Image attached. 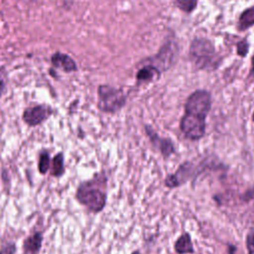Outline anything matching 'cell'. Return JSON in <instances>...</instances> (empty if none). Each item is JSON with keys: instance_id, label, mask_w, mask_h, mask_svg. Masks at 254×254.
I'll return each instance as SVG.
<instances>
[{"instance_id": "obj_9", "label": "cell", "mask_w": 254, "mask_h": 254, "mask_svg": "<svg viewBox=\"0 0 254 254\" xmlns=\"http://www.w3.org/2000/svg\"><path fill=\"white\" fill-rule=\"evenodd\" d=\"M145 131L146 134L148 135L151 143L157 148L159 149V151L161 152V154L164 156V158H168L170 157L174 152H175V146L173 144V142L170 139L167 138H161L155 131L154 129L149 126L146 125L145 126Z\"/></svg>"}, {"instance_id": "obj_4", "label": "cell", "mask_w": 254, "mask_h": 254, "mask_svg": "<svg viewBox=\"0 0 254 254\" xmlns=\"http://www.w3.org/2000/svg\"><path fill=\"white\" fill-rule=\"evenodd\" d=\"M210 107V94L206 90H195L189 96L186 102L185 113L205 119Z\"/></svg>"}, {"instance_id": "obj_21", "label": "cell", "mask_w": 254, "mask_h": 254, "mask_svg": "<svg viewBox=\"0 0 254 254\" xmlns=\"http://www.w3.org/2000/svg\"><path fill=\"white\" fill-rule=\"evenodd\" d=\"M246 245L249 254H254V230L249 231L246 238Z\"/></svg>"}, {"instance_id": "obj_1", "label": "cell", "mask_w": 254, "mask_h": 254, "mask_svg": "<svg viewBox=\"0 0 254 254\" xmlns=\"http://www.w3.org/2000/svg\"><path fill=\"white\" fill-rule=\"evenodd\" d=\"M107 176L104 172L96 173L76 187L74 198L90 213L101 212L107 203Z\"/></svg>"}, {"instance_id": "obj_2", "label": "cell", "mask_w": 254, "mask_h": 254, "mask_svg": "<svg viewBox=\"0 0 254 254\" xmlns=\"http://www.w3.org/2000/svg\"><path fill=\"white\" fill-rule=\"evenodd\" d=\"M190 57L197 68L214 69L219 64L215 48L204 38L194 39L190 47Z\"/></svg>"}, {"instance_id": "obj_17", "label": "cell", "mask_w": 254, "mask_h": 254, "mask_svg": "<svg viewBox=\"0 0 254 254\" xmlns=\"http://www.w3.org/2000/svg\"><path fill=\"white\" fill-rule=\"evenodd\" d=\"M175 2L181 10L188 13L191 12L197 4V0H175Z\"/></svg>"}, {"instance_id": "obj_20", "label": "cell", "mask_w": 254, "mask_h": 254, "mask_svg": "<svg viewBox=\"0 0 254 254\" xmlns=\"http://www.w3.org/2000/svg\"><path fill=\"white\" fill-rule=\"evenodd\" d=\"M248 48H249V45L246 40L240 41L237 44V55H239L240 57H245L248 53Z\"/></svg>"}, {"instance_id": "obj_24", "label": "cell", "mask_w": 254, "mask_h": 254, "mask_svg": "<svg viewBox=\"0 0 254 254\" xmlns=\"http://www.w3.org/2000/svg\"><path fill=\"white\" fill-rule=\"evenodd\" d=\"M252 119H253V121H254V113H253V117H252Z\"/></svg>"}, {"instance_id": "obj_6", "label": "cell", "mask_w": 254, "mask_h": 254, "mask_svg": "<svg viewBox=\"0 0 254 254\" xmlns=\"http://www.w3.org/2000/svg\"><path fill=\"white\" fill-rule=\"evenodd\" d=\"M180 128L187 138L190 140H198L204 135L205 119L185 113L181 119Z\"/></svg>"}, {"instance_id": "obj_7", "label": "cell", "mask_w": 254, "mask_h": 254, "mask_svg": "<svg viewBox=\"0 0 254 254\" xmlns=\"http://www.w3.org/2000/svg\"><path fill=\"white\" fill-rule=\"evenodd\" d=\"M53 113V109L49 105L45 104H39L32 107H28L23 112V121L31 126H38L42 124L44 121H46Z\"/></svg>"}, {"instance_id": "obj_16", "label": "cell", "mask_w": 254, "mask_h": 254, "mask_svg": "<svg viewBox=\"0 0 254 254\" xmlns=\"http://www.w3.org/2000/svg\"><path fill=\"white\" fill-rule=\"evenodd\" d=\"M51 169V157L48 151L43 150L38 159V171L41 175H46Z\"/></svg>"}, {"instance_id": "obj_8", "label": "cell", "mask_w": 254, "mask_h": 254, "mask_svg": "<svg viewBox=\"0 0 254 254\" xmlns=\"http://www.w3.org/2000/svg\"><path fill=\"white\" fill-rule=\"evenodd\" d=\"M192 169L193 167L191 163L185 162L178 168V170L174 174H171L166 177L165 186L170 189H174L187 183V181L190 180L192 174Z\"/></svg>"}, {"instance_id": "obj_13", "label": "cell", "mask_w": 254, "mask_h": 254, "mask_svg": "<svg viewBox=\"0 0 254 254\" xmlns=\"http://www.w3.org/2000/svg\"><path fill=\"white\" fill-rule=\"evenodd\" d=\"M64 172H65V169H64V153L59 152L52 159L50 174H51V176L53 178L59 179V178L64 176Z\"/></svg>"}, {"instance_id": "obj_10", "label": "cell", "mask_w": 254, "mask_h": 254, "mask_svg": "<svg viewBox=\"0 0 254 254\" xmlns=\"http://www.w3.org/2000/svg\"><path fill=\"white\" fill-rule=\"evenodd\" d=\"M44 236L41 231L29 234L22 243L21 254H39L42 249Z\"/></svg>"}, {"instance_id": "obj_18", "label": "cell", "mask_w": 254, "mask_h": 254, "mask_svg": "<svg viewBox=\"0 0 254 254\" xmlns=\"http://www.w3.org/2000/svg\"><path fill=\"white\" fill-rule=\"evenodd\" d=\"M16 252H17V246L15 242L7 241L1 244L0 254H16Z\"/></svg>"}, {"instance_id": "obj_23", "label": "cell", "mask_w": 254, "mask_h": 254, "mask_svg": "<svg viewBox=\"0 0 254 254\" xmlns=\"http://www.w3.org/2000/svg\"><path fill=\"white\" fill-rule=\"evenodd\" d=\"M131 254H141V252H140L139 250H135V251H133Z\"/></svg>"}, {"instance_id": "obj_11", "label": "cell", "mask_w": 254, "mask_h": 254, "mask_svg": "<svg viewBox=\"0 0 254 254\" xmlns=\"http://www.w3.org/2000/svg\"><path fill=\"white\" fill-rule=\"evenodd\" d=\"M51 63L54 67L60 68L65 72H72L77 69L76 63L68 55L63 53H55L51 57Z\"/></svg>"}, {"instance_id": "obj_12", "label": "cell", "mask_w": 254, "mask_h": 254, "mask_svg": "<svg viewBox=\"0 0 254 254\" xmlns=\"http://www.w3.org/2000/svg\"><path fill=\"white\" fill-rule=\"evenodd\" d=\"M161 71L152 64H146L138 69L136 73V80L138 83L148 82L160 76Z\"/></svg>"}, {"instance_id": "obj_3", "label": "cell", "mask_w": 254, "mask_h": 254, "mask_svg": "<svg viewBox=\"0 0 254 254\" xmlns=\"http://www.w3.org/2000/svg\"><path fill=\"white\" fill-rule=\"evenodd\" d=\"M97 107L104 113H115L126 104L127 96L121 88L101 84L97 88Z\"/></svg>"}, {"instance_id": "obj_15", "label": "cell", "mask_w": 254, "mask_h": 254, "mask_svg": "<svg viewBox=\"0 0 254 254\" xmlns=\"http://www.w3.org/2000/svg\"><path fill=\"white\" fill-rule=\"evenodd\" d=\"M254 25V7L243 11L239 18V29L245 30Z\"/></svg>"}, {"instance_id": "obj_14", "label": "cell", "mask_w": 254, "mask_h": 254, "mask_svg": "<svg viewBox=\"0 0 254 254\" xmlns=\"http://www.w3.org/2000/svg\"><path fill=\"white\" fill-rule=\"evenodd\" d=\"M175 251L178 254H186L192 253L193 247L190 236L189 233H183L175 243Z\"/></svg>"}, {"instance_id": "obj_5", "label": "cell", "mask_w": 254, "mask_h": 254, "mask_svg": "<svg viewBox=\"0 0 254 254\" xmlns=\"http://www.w3.org/2000/svg\"><path fill=\"white\" fill-rule=\"evenodd\" d=\"M177 53V44L174 41L169 40L162 46L158 54L153 58L148 59L147 62L149 63V64L157 67L160 71H163L169 69L172 66L176 60Z\"/></svg>"}, {"instance_id": "obj_19", "label": "cell", "mask_w": 254, "mask_h": 254, "mask_svg": "<svg viewBox=\"0 0 254 254\" xmlns=\"http://www.w3.org/2000/svg\"><path fill=\"white\" fill-rule=\"evenodd\" d=\"M8 81V74L5 66H0V96L4 93Z\"/></svg>"}, {"instance_id": "obj_22", "label": "cell", "mask_w": 254, "mask_h": 254, "mask_svg": "<svg viewBox=\"0 0 254 254\" xmlns=\"http://www.w3.org/2000/svg\"><path fill=\"white\" fill-rule=\"evenodd\" d=\"M252 67H251V72H250V75H252L254 73V56L252 57Z\"/></svg>"}]
</instances>
